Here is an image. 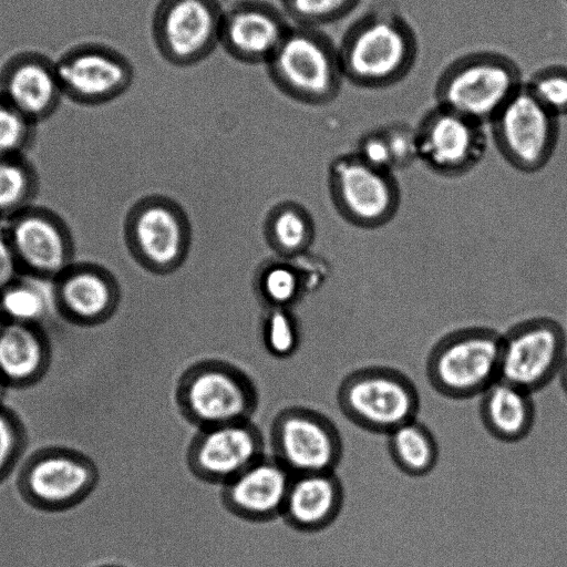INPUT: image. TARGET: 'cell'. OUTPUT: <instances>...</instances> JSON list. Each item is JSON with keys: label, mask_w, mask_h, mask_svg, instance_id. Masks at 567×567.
Wrapping results in <instances>:
<instances>
[{"label": "cell", "mask_w": 567, "mask_h": 567, "mask_svg": "<svg viewBox=\"0 0 567 567\" xmlns=\"http://www.w3.org/2000/svg\"><path fill=\"white\" fill-rule=\"evenodd\" d=\"M328 186L339 215L362 229L383 227L401 206V187L394 172L367 163L355 152L331 162Z\"/></svg>", "instance_id": "9"}, {"label": "cell", "mask_w": 567, "mask_h": 567, "mask_svg": "<svg viewBox=\"0 0 567 567\" xmlns=\"http://www.w3.org/2000/svg\"><path fill=\"white\" fill-rule=\"evenodd\" d=\"M530 94L553 114L567 115V66L548 65L524 83Z\"/></svg>", "instance_id": "32"}, {"label": "cell", "mask_w": 567, "mask_h": 567, "mask_svg": "<svg viewBox=\"0 0 567 567\" xmlns=\"http://www.w3.org/2000/svg\"><path fill=\"white\" fill-rule=\"evenodd\" d=\"M100 478L95 462L81 451L47 446L22 463L17 489L31 507L50 513L64 512L84 502Z\"/></svg>", "instance_id": "7"}, {"label": "cell", "mask_w": 567, "mask_h": 567, "mask_svg": "<svg viewBox=\"0 0 567 567\" xmlns=\"http://www.w3.org/2000/svg\"><path fill=\"white\" fill-rule=\"evenodd\" d=\"M223 12L217 0H161L152 17L159 55L177 68L203 62L219 45Z\"/></svg>", "instance_id": "12"}, {"label": "cell", "mask_w": 567, "mask_h": 567, "mask_svg": "<svg viewBox=\"0 0 567 567\" xmlns=\"http://www.w3.org/2000/svg\"><path fill=\"white\" fill-rule=\"evenodd\" d=\"M567 354V333L549 317L525 319L502 333L501 378L530 393L546 388Z\"/></svg>", "instance_id": "13"}, {"label": "cell", "mask_w": 567, "mask_h": 567, "mask_svg": "<svg viewBox=\"0 0 567 567\" xmlns=\"http://www.w3.org/2000/svg\"><path fill=\"white\" fill-rule=\"evenodd\" d=\"M4 321H6V320H4V318H3V316H2V312H1V310H0V327L3 324V322H4Z\"/></svg>", "instance_id": "41"}, {"label": "cell", "mask_w": 567, "mask_h": 567, "mask_svg": "<svg viewBox=\"0 0 567 567\" xmlns=\"http://www.w3.org/2000/svg\"><path fill=\"white\" fill-rule=\"evenodd\" d=\"M486 135L484 124L436 104L415 127L417 161L436 175L463 176L483 161Z\"/></svg>", "instance_id": "14"}, {"label": "cell", "mask_w": 567, "mask_h": 567, "mask_svg": "<svg viewBox=\"0 0 567 567\" xmlns=\"http://www.w3.org/2000/svg\"><path fill=\"white\" fill-rule=\"evenodd\" d=\"M343 502L344 489L336 472L292 475L281 517L299 533H318L338 518Z\"/></svg>", "instance_id": "22"}, {"label": "cell", "mask_w": 567, "mask_h": 567, "mask_svg": "<svg viewBox=\"0 0 567 567\" xmlns=\"http://www.w3.org/2000/svg\"><path fill=\"white\" fill-rule=\"evenodd\" d=\"M501 332L481 326L444 334L426 357L429 384L450 400L481 396L501 378Z\"/></svg>", "instance_id": "3"}, {"label": "cell", "mask_w": 567, "mask_h": 567, "mask_svg": "<svg viewBox=\"0 0 567 567\" xmlns=\"http://www.w3.org/2000/svg\"><path fill=\"white\" fill-rule=\"evenodd\" d=\"M394 159L395 169L417 161L415 128L404 124L383 126Z\"/></svg>", "instance_id": "36"}, {"label": "cell", "mask_w": 567, "mask_h": 567, "mask_svg": "<svg viewBox=\"0 0 567 567\" xmlns=\"http://www.w3.org/2000/svg\"><path fill=\"white\" fill-rule=\"evenodd\" d=\"M360 0H281L292 24L322 28L348 16Z\"/></svg>", "instance_id": "30"}, {"label": "cell", "mask_w": 567, "mask_h": 567, "mask_svg": "<svg viewBox=\"0 0 567 567\" xmlns=\"http://www.w3.org/2000/svg\"><path fill=\"white\" fill-rule=\"evenodd\" d=\"M264 455V435L246 420L197 429L186 450V464L199 481L221 486Z\"/></svg>", "instance_id": "16"}, {"label": "cell", "mask_w": 567, "mask_h": 567, "mask_svg": "<svg viewBox=\"0 0 567 567\" xmlns=\"http://www.w3.org/2000/svg\"><path fill=\"white\" fill-rule=\"evenodd\" d=\"M174 396L181 415L197 429L251 420L259 403L251 378L217 359L189 365L178 378Z\"/></svg>", "instance_id": "5"}, {"label": "cell", "mask_w": 567, "mask_h": 567, "mask_svg": "<svg viewBox=\"0 0 567 567\" xmlns=\"http://www.w3.org/2000/svg\"><path fill=\"white\" fill-rule=\"evenodd\" d=\"M2 230L23 272L55 279L73 264L70 231L50 210L28 206L9 217Z\"/></svg>", "instance_id": "17"}, {"label": "cell", "mask_w": 567, "mask_h": 567, "mask_svg": "<svg viewBox=\"0 0 567 567\" xmlns=\"http://www.w3.org/2000/svg\"><path fill=\"white\" fill-rule=\"evenodd\" d=\"M51 346L42 327L4 321L0 327V379L7 388L39 383L51 364Z\"/></svg>", "instance_id": "23"}, {"label": "cell", "mask_w": 567, "mask_h": 567, "mask_svg": "<svg viewBox=\"0 0 567 567\" xmlns=\"http://www.w3.org/2000/svg\"><path fill=\"white\" fill-rule=\"evenodd\" d=\"M21 272L12 246L3 230H0V292Z\"/></svg>", "instance_id": "37"}, {"label": "cell", "mask_w": 567, "mask_h": 567, "mask_svg": "<svg viewBox=\"0 0 567 567\" xmlns=\"http://www.w3.org/2000/svg\"><path fill=\"white\" fill-rule=\"evenodd\" d=\"M266 66L284 95L306 105L332 102L344 80L338 45L320 28L291 24Z\"/></svg>", "instance_id": "2"}, {"label": "cell", "mask_w": 567, "mask_h": 567, "mask_svg": "<svg viewBox=\"0 0 567 567\" xmlns=\"http://www.w3.org/2000/svg\"><path fill=\"white\" fill-rule=\"evenodd\" d=\"M0 97L34 124L47 120L64 99L56 61L32 50L12 54L0 69Z\"/></svg>", "instance_id": "19"}, {"label": "cell", "mask_w": 567, "mask_h": 567, "mask_svg": "<svg viewBox=\"0 0 567 567\" xmlns=\"http://www.w3.org/2000/svg\"><path fill=\"white\" fill-rule=\"evenodd\" d=\"M28 444L27 427L17 412L0 405V483L17 467Z\"/></svg>", "instance_id": "33"}, {"label": "cell", "mask_w": 567, "mask_h": 567, "mask_svg": "<svg viewBox=\"0 0 567 567\" xmlns=\"http://www.w3.org/2000/svg\"><path fill=\"white\" fill-rule=\"evenodd\" d=\"M34 125L0 97V157L20 156L32 138Z\"/></svg>", "instance_id": "34"}, {"label": "cell", "mask_w": 567, "mask_h": 567, "mask_svg": "<svg viewBox=\"0 0 567 567\" xmlns=\"http://www.w3.org/2000/svg\"><path fill=\"white\" fill-rule=\"evenodd\" d=\"M514 60L492 51L473 52L452 61L436 80V104L481 124H489L523 86Z\"/></svg>", "instance_id": "4"}, {"label": "cell", "mask_w": 567, "mask_h": 567, "mask_svg": "<svg viewBox=\"0 0 567 567\" xmlns=\"http://www.w3.org/2000/svg\"><path fill=\"white\" fill-rule=\"evenodd\" d=\"M292 474L264 455L221 485L220 501L231 515L251 523L281 517Z\"/></svg>", "instance_id": "20"}, {"label": "cell", "mask_w": 567, "mask_h": 567, "mask_svg": "<svg viewBox=\"0 0 567 567\" xmlns=\"http://www.w3.org/2000/svg\"><path fill=\"white\" fill-rule=\"evenodd\" d=\"M266 349L276 358H288L299 347L300 332L295 317L287 308H267L262 321Z\"/></svg>", "instance_id": "31"}, {"label": "cell", "mask_w": 567, "mask_h": 567, "mask_svg": "<svg viewBox=\"0 0 567 567\" xmlns=\"http://www.w3.org/2000/svg\"><path fill=\"white\" fill-rule=\"evenodd\" d=\"M55 61L63 95L76 104L109 103L134 81V66L127 56L101 42L76 44Z\"/></svg>", "instance_id": "15"}, {"label": "cell", "mask_w": 567, "mask_h": 567, "mask_svg": "<svg viewBox=\"0 0 567 567\" xmlns=\"http://www.w3.org/2000/svg\"><path fill=\"white\" fill-rule=\"evenodd\" d=\"M341 413L363 431L389 435L417 419L421 399L404 372L386 365H368L348 373L337 391Z\"/></svg>", "instance_id": "6"}, {"label": "cell", "mask_w": 567, "mask_h": 567, "mask_svg": "<svg viewBox=\"0 0 567 567\" xmlns=\"http://www.w3.org/2000/svg\"><path fill=\"white\" fill-rule=\"evenodd\" d=\"M1 219V218H0Z\"/></svg>", "instance_id": "42"}, {"label": "cell", "mask_w": 567, "mask_h": 567, "mask_svg": "<svg viewBox=\"0 0 567 567\" xmlns=\"http://www.w3.org/2000/svg\"><path fill=\"white\" fill-rule=\"evenodd\" d=\"M6 390H7V386L4 385L2 380L0 379V405L3 404L2 403V398L4 395Z\"/></svg>", "instance_id": "39"}, {"label": "cell", "mask_w": 567, "mask_h": 567, "mask_svg": "<svg viewBox=\"0 0 567 567\" xmlns=\"http://www.w3.org/2000/svg\"><path fill=\"white\" fill-rule=\"evenodd\" d=\"M303 287L301 272L286 259L266 262L255 279L256 292L267 308L289 309L299 300Z\"/></svg>", "instance_id": "28"}, {"label": "cell", "mask_w": 567, "mask_h": 567, "mask_svg": "<svg viewBox=\"0 0 567 567\" xmlns=\"http://www.w3.org/2000/svg\"><path fill=\"white\" fill-rule=\"evenodd\" d=\"M268 246L282 259L302 256L315 238V224L309 212L295 202L275 205L264 221Z\"/></svg>", "instance_id": "26"}, {"label": "cell", "mask_w": 567, "mask_h": 567, "mask_svg": "<svg viewBox=\"0 0 567 567\" xmlns=\"http://www.w3.org/2000/svg\"><path fill=\"white\" fill-rule=\"evenodd\" d=\"M557 378L559 380L564 393L567 395V354L560 365Z\"/></svg>", "instance_id": "38"}, {"label": "cell", "mask_w": 567, "mask_h": 567, "mask_svg": "<svg viewBox=\"0 0 567 567\" xmlns=\"http://www.w3.org/2000/svg\"><path fill=\"white\" fill-rule=\"evenodd\" d=\"M59 315L79 326L110 319L120 303L114 276L94 264H72L55 278Z\"/></svg>", "instance_id": "21"}, {"label": "cell", "mask_w": 567, "mask_h": 567, "mask_svg": "<svg viewBox=\"0 0 567 567\" xmlns=\"http://www.w3.org/2000/svg\"><path fill=\"white\" fill-rule=\"evenodd\" d=\"M386 437L389 455L405 475L422 477L436 466L440 455L437 441L417 419L399 426Z\"/></svg>", "instance_id": "27"}, {"label": "cell", "mask_w": 567, "mask_h": 567, "mask_svg": "<svg viewBox=\"0 0 567 567\" xmlns=\"http://www.w3.org/2000/svg\"><path fill=\"white\" fill-rule=\"evenodd\" d=\"M478 414L485 431L495 440L520 442L536 421L533 393L499 379L480 396Z\"/></svg>", "instance_id": "24"}, {"label": "cell", "mask_w": 567, "mask_h": 567, "mask_svg": "<svg viewBox=\"0 0 567 567\" xmlns=\"http://www.w3.org/2000/svg\"><path fill=\"white\" fill-rule=\"evenodd\" d=\"M344 80L363 89H385L413 69L417 39L398 12L372 10L355 20L338 44Z\"/></svg>", "instance_id": "1"}, {"label": "cell", "mask_w": 567, "mask_h": 567, "mask_svg": "<svg viewBox=\"0 0 567 567\" xmlns=\"http://www.w3.org/2000/svg\"><path fill=\"white\" fill-rule=\"evenodd\" d=\"M367 163L388 171H395L393 155L383 127L365 133L354 151Z\"/></svg>", "instance_id": "35"}, {"label": "cell", "mask_w": 567, "mask_h": 567, "mask_svg": "<svg viewBox=\"0 0 567 567\" xmlns=\"http://www.w3.org/2000/svg\"><path fill=\"white\" fill-rule=\"evenodd\" d=\"M35 175L21 156L0 157V218L8 219L29 206Z\"/></svg>", "instance_id": "29"}, {"label": "cell", "mask_w": 567, "mask_h": 567, "mask_svg": "<svg viewBox=\"0 0 567 567\" xmlns=\"http://www.w3.org/2000/svg\"><path fill=\"white\" fill-rule=\"evenodd\" d=\"M0 310L6 321L42 327L59 315L55 279L21 271L0 292Z\"/></svg>", "instance_id": "25"}, {"label": "cell", "mask_w": 567, "mask_h": 567, "mask_svg": "<svg viewBox=\"0 0 567 567\" xmlns=\"http://www.w3.org/2000/svg\"><path fill=\"white\" fill-rule=\"evenodd\" d=\"M96 567H124V566H121V565H114V564H109V565H101V566H96Z\"/></svg>", "instance_id": "40"}, {"label": "cell", "mask_w": 567, "mask_h": 567, "mask_svg": "<svg viewBox=\"0 0 567 567\" xmlns=\"http://www.w3.org/2000/svg\"><path fill=\"white\" fill-rule=\"evenodd\" d=\"M125 243L134 260L155 275H168L186 260L192 244L187 214L174 199L151 195L137 200L124 224Z\"/></svg>", "instance_id": "8"}, {"label": "cell", "mask_w": 567, "mask_h": 567, "mask_svg": "<svg viewBox=\"0 0 567 567\" xmlns=\"http://www.w3.org/2000/svg\"><path fill=\"white\" fill-rule=\"evenodd\" d=\"M271 456L292 475L334 472L343 455L341 434L326 414L289 406L275 416L269 432Z\"/></svg>", "instance_id": "11"}, {"label": "cell", "mask_w": 567, "mask_h": 567, "mask_svg": "<svg viewBox=\"0 0 567 567\" xmlns=\"http://www.w3.org/2000/svg\"><path fill=\"white\" fill-rule=\"evenodd\" d=\"M291 24L285 12L262 0H241L224 9L219 45L234 60L266 64Z\"/></svg>", "instance_id": "18"}, {"label": "cell", "mask_w": 567, "mask_h": 567, "mask_svg": "<svg viewBox=\"0 0 567 567\" xmlns=\"http://www.w3.org/2000/svg\"><path fill=\"white\" fill-rule=\"evenodd\" d=\"M493 142L502 157L516 171L543 169L559 140V117L523 86L489 122Z\"/></svg>", "instance_id": "10"}]
</instances>
